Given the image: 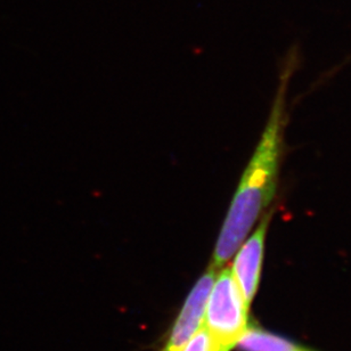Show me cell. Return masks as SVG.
<instances>
[{
  "mask_svg": "<svg viewBox=\"0 0 351 351\" xmlns=\"http://www.w3.org/2000/svg\"><path fill=\"white\" fill-rule=\"evenodd\" d=\"M298 65L292 49L282 66L269 118L241 177L230 209L220 230L210 267L220 270L237 254L258 220L269 209L276 196L280 163L284 154V135L287 125V96L290 80Z\"/></svg>",
  "mask_w": 351,
  "mask_h": 351,
  "instance_id": "1",
  "label": "cell"
},
{
  "mask_svg": "<svg viewBox=\"0 0 351 351\" xmlns=\"http://www.w3.org/2000/svg\"><path fill=\"white\" fill-rule=\"evenodd\" d=\"M249 307L232 270L223 267L210 290L202 323L220 350H232L247 332Z\"/></svg>",
  "mask_w": 351,
  "mask_h": 351,
  "instance_id": "2",
  "label": "cell"
},
{
  "mask_svg": "<svg viewBox=\"0 0 351 351\" xmlns=\"http://www.w3.org/2000/svg\"><path fill=\"white\" fill-rule=\"evenodd\" d=\"M276 208H269L259 219L257 228L237 249L233 267L230 268L244 300L250 306L257 293L263 269L265 242L270 221Z\"/></svg>",
  "mask_w": 351,
  "mask_h": 351,
  "instance_id": "3",
  "label": "cell"
},
{
  "mask_svg": "<svg viewBox=\"0 0 351 351\" xmlns=\"http://www.w3.org/2000/svg\"><path fill=\"white\" fill-rule=\"evenodd\" d=\"M218 270L209 267L203 276L196 282L185 304L176 319L171 332H170L166 345L161 351H182L189 341V339L195 335L196 331L202 326L206 300L210 290L216 280Z\"/></svg>",
  "mask_w": 351,
  "mask_h": 351,
  "instance_id": "4",
  "label": "cell"
},
{
  "mask_svg": "<svg viewBox=\"0 0 351 351\" xmlns=\"http://www.w3.org/2000/svg\"><path fill=\"white\" fill-rule=\"evenodd\" d=\"M241 351H315L271 332L249 326L237 343Z\"/></svg>",
  "mask_w": 351,
  "mask_h": 351,
  "instance_id": "5",
  "label": "cell"
},
{
  "mask_svg": "<svg viewBox=\"0 0 351 351\" xmlns=\"http://www.w3.org/2000/svg\"><path fill=\"white\" fill-rule=\"evenodd\" d=\"M182 351H223L217 347L216 343L213 342L209 333L206 332V328H201L196 331L195 335L189 339L187 345Z\"/></svg>",
  "mask_w": 351,
  "mask_h": 351,
  "instance_id": "6",
  "label": "cell"
}]
</instances>
